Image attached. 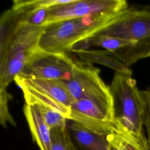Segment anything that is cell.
Instances as JSON below:
<instances>
[{
  "label": "cell",
  "mask_w": 150,
  "mask_h": 150,
  "mask_svg": "<svg viewBox=\"0 0 150 150\" xmlns=\"http://www.w3.org/2000/svg\"><path fill=\"white\" fill-rule=\"evenodd\" d=\"M24 9H9L0 22V88H6L23 70L38 45L43 27L24 22Z\"/></svg>",
  "instance_id": "1"
},
{
  "label": "cell",
  "mask_w": 150,
  "mask_h": 150,
  "mask_svg": "<svg viewBox=\"0 0 150 150\" xmlns=\"http://www.w3.org/2000/svg\"><path fill=\"white\" fill-rule=\"evenodd\" d=\"M110 87L114 101L115 127L142 150H149L144 130L146 101L132 78V72H115Z\"/></svg>",
  "instance_id": "2"
},
{
  "label": "cell",
  "mask_w": 150,
  "mask_h": 150,
  "mask_svg": "<svg viewBox=\"0 0 150 150\" xmlns=\"http://www.w3.org/2000/svg\"><path fill=\"white\" fill-rule=\"evenodd\" d=\"M110 36L134 45L111 53L125 66L150 57V9L128 8L112 23L95 36Z\"/></svg>",
  "instance_id": "3"
},
{
  "label": "cell",
  "mask_w": 150,
  "mask_h": 150,
  "mask_svg": "<svg viewBox=\"0 0 150 150\" xmlns=\"http://www.w3.org/2000/svg\"><path fill=\"white\" fill-rule=\"evenodd\" d=\"M122 11L109 15L73 18L47 25L43 27L38 49L49 53L70 52L74 43L95 36L117 19Z\"/></svg>",
  "instance_id": "4"
},
{
  "label": "cell",
  "mask_w": 150,
  "mask_h": 150,
  "mask_svg": "<svg viewBox=\"0 0 150 150\" xmlns=\"http://www.w3.org/2000/svg\"><path fill=\"white\" fill-rule=\"evenodd\" d=\"M93 131L109 134L115 127L114 101L106 84L74 100L69 120Z\"/></svg>",
  "instance_id": "5"
},
{
  "label": "cell",
  "mask_w": 150,
  "mask_h": 150,
  "mask_svg": "<svg viewBox=\"0 0 150 150\" xmlns=\"http://www.w3.org/2000/svg\"><path fill=\"white\" fill-rule=\"evenodd\" d=\"M22 90L26 104L49 107L69 120L74 101L58 80L18 75L14 79Z\"/></svg>",
  "instance_id": "6"
},
{
  "label": "cell",
  "mask_w": 150,
  "mask_h": 150,
  "mask_svg": "<svg viewBox=\"0 0 150 150\" xmlns=\"http://www.w3.org/2000/svg\"><path fill=\"white\" fill-rule=\"evenodd\" d=\"M80 59L68 53H49L39 49L33 54L19 74L52 80H67L71 78Z\"/></svg>",
  "instance_id": "7"
},
{
  "label": "cell",
  "mask_w": 150,
  "mask_h": 150,
  "mask_svg": "<svg viewBox=\"0 0 150 150\" xmlns=\"http://www.w3.org/2000/svg\"><path fill=\"white\" fill-rule=\"evenodd\" d=\"M128 8L125 0H71L49 8L45 26L64 20L86 16L109 15Z\"/></svg>",
  "instance_id": "8"
},
{
  "label": "cell",
  "mask_w": 150,
  "mask_h": 150,
  "mask_svg": "<svg viewBox=\"0 0 150 150\" xmlns=\"http://www.w3.org/2000/svg\"><path fill=\"white\" fill-rule=\"evenodd\" d=\"M58 81L74 100L105 85L100 76V69L80 59L70 79Z\"/></svg>",
  "instance_id": "9"
},
{
  "label": "cell",
  "mask_w": 150,
  "mask_h": 150,
  "mask_svg": "<svg viewBox=\"0 0 150 150\" xmlns=\"http://www.w3.org/2000/svg\"><path fill=\"white\" fill-rule=\"evenodd\" d=\"M23 111L33 139L40 150H50V129L45 122L39 107L25 104Z\"/></svg>",
  "instance_id": "10"
},
{
  "label": "cell",
  "mask_w": 150,
  "mask_h": 150,
  "mask_svg": "<svg viewBox=\"0 0 150 150\" xmlns=\"http://www.w3.org/2000/svg\"><path fill=\"white\" fill-rule=\"evenodd\" d=\"M68 128L79 144L86 150H108L109 134L93 131L73 121Z\"/></svg>",
  "instance_id": "11"
},
{
  "label": "cell",
  "mask_w": 150,
  "mask_h": 150,
  "mask_svg": "<svg viewBox=\"0 0 150 150\" xmlns=\"http://www.w3.org/2000/svg\"><path fill=\"white\" fill-rule=\"evenodd\" d=\"M79 58L88 63H97L108 67L115 72L131 73L132 71L108 50H88L77 53Z\"/></svg>",
  "instance_id": "12"
},
{
  "label": "cell",
  "mask_w": 150,
  "mask_h": 150,
  "mask_svg": "<svg viewBox=\"0 0 150 150\" xmlns=\"http://www.w3.org/2000/svg\"><path fill=\"white\" fill-rule=\"evenodd\" d=\"M108 150H142L131 138L115 127L108 135Z\"/></svg>",
  "instance_id": "13"
},
{
  "label": "cell",
  "mask_w": 150,
  "mask_h": 150,
  "mask_svg": "<svg viewBox=\"0 0 150 150\" xmlns=\"http://www.w3.org/2000/svg\"><path fill=\"white\" fill-rule=\"evenodd\" d=\"M50 150H76L67 127L50 129Z\"/></svg>",
  "instance_id": "14"
},
{
  "label": "cell",
  "mask_w": 150,
  "mask_h": 150,
  "mask_svg": "<svg viewBox=\"0 0 150 150\" xmlns=\"http://www.w3.org/2000/svg\"><path fill=\"white\" fill-rule=\"evenodd\" d=\"M23 8L26 11L23 19L26 24L35 27L45 26L49 15V8H39L30 9L26 8Z\"/></svg>",
  "instance_id": "15"
},
{
  "label": "cell",
  "mask_w": 150,
  "mask_h": 150,
  "mask_svg": "<svg viewBox=\"0 0 150 150\" xmlns=\"http://www.w3.org/2000/svg\"><path fill=\"white\" fill-rule=\"evenodd\" d=\"M94 38V45L103 47L106 50L112 53L122 47L134 45L133 43L123 39L110 36H96Z\"/></svg>",
  "instance_id": "16"
},
{
  "label": "cell",
  "mask_w": 150,
  "mask_h": 150,
  "mask_svg": "<svg viewBox=\"0 0 150 150\" xmlns=\"http://www.w3.org/2000/svg\"><path fill=\"white\" fill-rule=\"evenodd\" d=\"M40 110L43 118L50 129L55 127H67V119L62 114L52 108L38 105Z\"/></svg>",
  "instance_id": "17"
},
{
  "label": "cell",
  "mask_w": 150,
  "mask_h": 150,
  "mask_svg": "<svg viewBox=\"0 0 150 150\" xmlns=\"http://www.w3.org/2000/svg\"><path fill=\"white\" fill-rule=\"evenodd\" d=\"M11 98L6 88H0V124L4 127H6L8 122L15 127L16 125L8 108V101Z\"/></svg>",
  "instance_id": "18"
},
{
  "label": "cell",
  "mask_w": 150,
  "mask_h": 150,
  "mask_svg": "<svg viewBox=\"0 0 150 150\" xmlns=\"http://www.w3.org/2000/svg\"><path fill=\"white\" fill-rule=\"evenodd\" d=\"M146 101V110L144 118V127L147 132L149 150H150V86L142 91Z\"/></svg>",
  "instance_id": "19"
},
{
  "label": "cell",
  "mask_w": 150,
  "mask_h": 150,
  "mask_svg": "<svg viewBox=\"0 0 150 150\" xmlns=\"http://www.w3.org/2000/svg\"><path fill=\"white\" fill-rule=\"evenodd\" d=\"M94 46V38L91 36L83 39L74 43L71 47L70 52L77 53L80 52L88 50L91 47Z\"/></svg>",
  "instance_id": "20"
}]
</instances>
